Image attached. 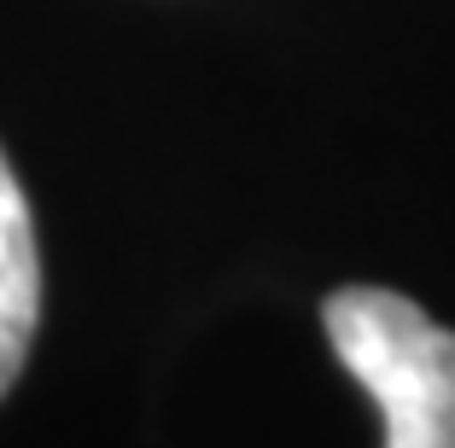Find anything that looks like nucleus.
<instances>
[{
	"instance_id": "obj_1",
	"label": "nucleus",
	"mask_w": 455,
	"mask_h": 448,
	"mask_svg": "<svg viewBox=\"0 0 455 448\" xmlns=\"http://www.w3.org/2000/svg\"><path fill=\"white\" fill-rule=\"evenodd\" d=\"M333 356L379 408L386 448H455V332L379 286H345L322 303Z\"/></svg>"
},
{
	"instance_id": "obj_2",
	"label": "nucleus",
	"mask_w": 455,
	"mask_h": 448,
	"mask_svg": "<svg viewBox=\"0 0 455 448\" xmlns=\"http://www.w3.org/2000/svg\"><path fill=\"white\" fill-rule=\"evenodd\" d=\"M41 326V251H36V216L18 186L12 163L0 152V402L24 373V356Z\"/></svg>"
}]
</instances>
